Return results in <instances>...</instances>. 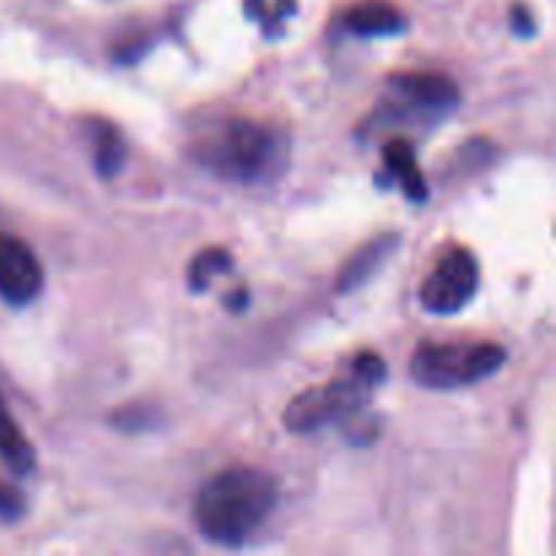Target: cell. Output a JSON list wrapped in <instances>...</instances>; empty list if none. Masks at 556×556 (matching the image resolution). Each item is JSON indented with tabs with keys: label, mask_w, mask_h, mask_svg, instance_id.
<instances>
[{
	"label": "cell",
	"mask_w": 556,
	"mask_h": 556,
	"mask_svg": "<svg viewBox=\"0 0 556 556\" xmlns=\"http://www.w3.org/2000/svg\"><path fill=\"white\" fill-rule=\"evenodd\" d=\"M478 291V261L470 250H451L421 286V304L434 315H454Z\"/></svg>",
	"instance_id": "5"
},
{
	"label": "cell",
	"mask_w": 556,
	"mask_h": 556,
	"mask_svg": "<svg viewBox=\"0 0 556 556\" xmlns=\"http://www.w3.org/2000/svg\"><path fill=\"white\" fill-rule=\"evenodd\" d=\"M233 269V258L220 248H210L201 250L199 255L193 258L188 269V286L193 293H204L217 277H223L226 271Z\"/></svg>",
	"instance_id": "13"
},
{
	"label": "cell",
	"mask_w": 556,
	"mask_h": 556,
	"mask_svg": "<svg viewBox=\"0 0 556 556\" xmlns=\"http://www.w3.org/2000/svg\"><path fill=\"white\" fill-rule=\"evenodd\" d=\"M383 161L386 168H389L391 177L400 179L402 190L410 201L421 204V201L429 199V188L424 174L418 172L416 152H413V144L407 139H391L389 144L383 147Z\"/></svg>",
	"instance_id": "10"
},
{
	"label": "cell",
	"mask_w": 556,
	"mask_h": 556,
	"mask_svg": "<svg viewBox=\"0 0 556 556\" xmlns=\"http://www.w3.org/2000/svg\"><path fill=\"white\" fill-rule=\"evenodd\" d=\"M510 27H514L521 38H527L535 33V22H532L530 11H527L525 5H516V9H510Z\"/></svg>",
	"instance_id": "15"
},
{
	"label": "cell",
	"mask_w": 556,
	"mask_h": 556,
	"mask_svg": "<svg viewBox=\"0 0 556 556\" xmlns=\"http://www.w3.org/2000/svg\"><path fill=\"white\" fill-rule=\"evenodd\" d=\"M391 87L402 106L427 117H443L459 106V87L443 74H400Z\"/></svg>",
	"instance_id": "7"
},
{
	"label": "cell",
	"mask_w": 556,
	"mask_h": 556,
	"mask_svg": "<svg viewBox=\"0 0 556 556\" xmlns=\"http://www.w3.org/2000/svg\"><path fill=\"white\" fill-rule=\"evenodd\" d=\"M505 358V348L494 342H421L410 358V375L424 389L448 391L492 378Z\"/></svg>",
	"instance_id": "4"
},
{
	"label": "cell",
	"mask_w": 556,
	"mask_h": 556,
	"mask_svg": "<svg viewBox=\"0 0 556 556\" xmlns=\"http://www.w3.org/2000/svg\"><path fill=\"white\" fill-rule=\"evenodd\" d=\"M195 157L226 182L253 185L286 166V141L264 123L228 119L199 141Z\"/></svg>",
	"instance_id": "2"
},
{
	"label": "cell",
	"mask_w": 556,
	"mask_h": 556,
	"mask_svg": "<svg viewBox=\"0 0 556 556\" xmlns=\"http://www.w3.org/2000/svg\"><path fill=\"white\" fill-rule=\"evenodd\" d=\"M386 375H389V369L378 353H356L345 372L329 380L324 389H309L299 394L296 400H291V405L286 407V416H282L288 432H315L326 424L342 421V418L364 410L375 391L386 383Z\"/></svg>",
	"instance_id": "3"
},
{
	"label": "cell",
	"mask_w": 556,
	"mask_h": 556,
	"mask_svg": "<svg viewBox=\"0 0 556 556\" xmlns=\"http://www.w3.org/2000/svg\"><path fill=\"white\" fill-rule=\"evenodd\" d=\"M0 459L16 476H30L36 467V451H33L30 440L22 434L20 424L11 418L3 396H0Z\"/></svg>",
	"instance_id": "11"
},
{
	"label": "cell",
	"mask_w": 556,
	"mask_h": 556,
	"mask_svg": "<svg viewBox=\"0 0 556 556\" xmlns=\"http://www.w3.org/2000/svg\"><path fill=\"white\" fill-rule=\"evenodd\" d=\"M43 288L41 261L22 239L0 233V299L11 307L36 302Z\"/></svg>",
	"instance_id": "6"
},
{
	"label": "cell",
	"mask_w": 556,
	"mask_h": 556,
	"mask_svg": "<svg viewBox=\"0 0 556 556\" xmlns=\"http://www.w3.org/2000/svg\"><path fill=\"white\" fill-rule=\"evenodd\" d=\"M277 481L255 467H226L201 486L195 527L210 543L239 548L269 521L277 508Z\"/></svg>",
	"instance_id": "1"
},
{
	"label": "cell",
	"mask_w": 556,
	"mask_h": 556,
	"mask_svg": "<svg viewBox=\"0 0 556 556\" xmlns=\"http://www.w3.org/2000/svg\"><path fill=\"white\" fill-rule=\"evenodd\" d=\"M25 497L16 486L0 481V521H20L25 516Z\"/></svg>",
	"instance_id": "14"
},
{
	"label": "cell",
	"mask_w": 556,
	"mask_h": 556,
	"mask_svg": "<svg viewBox=\"0 0 556 556\" xmlns=\"http://www.w3.org/2000/svg\"><path fill=\"white\" fill-rule=\"evenodd\" d=\"M125 157H128V147H125L123 134L103 119L92 125V163H96L98 177H117L125 166Z\"/></svg>",
	"instance_id": "12"
},
{
	"label": "cell",
	"mask_w": 556,
	"mask_h": 556,
	"mask_svg": "<svg viewBox=\"0 0 556 556\" xmlns=\"http://www.w3.org/2000/svg\"><path fill=\"white\" fill-rule=\"evenodd\" d=\"M345 25L358 36H396L405 30L407 20L389 0H362L345 11Z\"/></svg>",
	"instance_id": "8"
},
{
	"label": "cell",
	"mask_w": 556,
	"mask_h": 556,
	"mask_svg": "<svg viewBox=\"0 0 556 556\" xmlns=\"http://www.w3.org/2000/svg\"><path fill=\"white\" fill-rule=\"evenodd\" d=\"M396 244H400V237H396V233H383V237H375L372 242H367L362 250H356V255L340 269L337 291L351 293L356 291L358 286H364V282L378 271V266L394 253Z\"/></svg>",
	"instance_id": "9"
}]
</instances>
